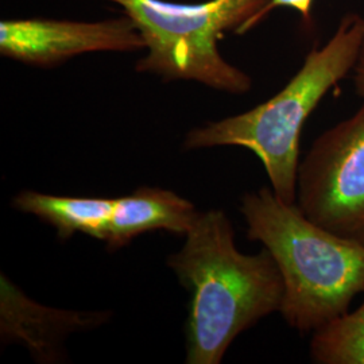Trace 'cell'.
I'll use <instances>...</instances> for the list:
<instances>
[{
    "instance_id": "8",
    "label": "cell",
    "mask_w": 364,
    "mask_h": 364,
    "mask_svg": "<svg viewBox=\"0 0 364 364\" xmlns=\"http://www.w3.org/2000/svg\"><path fill=\"white\" fill-rule=\"evenodd\" d=\"M198 213L189 200L171 191L142 186L117 198L105 237L107 248L117 251L136 236L153 231L186 235Z\"/></svg>"
},
{
    "instance_id": "7",
    "label": "cell",
    "mask_w": 364,
    "mask_h": 364,
    "mask_svg": "<svg viewBox=\"0 0 364 364\" xmlns=\"http://www.w3.org/2000/svg\"><path fill=\"white\" fill-rule=\"evenodd\" d=\"M105 313H81L45 306L0 277V335L7 343L26 347L39 363H54L63 359L64 340L70 333L102 326Z\"/></svg>"
},
{
    "instance_id": "5",
    "label": "cell",
    "mask_w": 364,
    "mask_h": 364,
    "mask_svg": "<svg viewBox=\"0 0 364 364\" xmlns=\"http://www.w3.org/2000/svg\"><path fill=\"white\" fill-rule=\"evenodd\" d=\"M296 204L329 232L364 246V103L299 162Z\"/></svg>"
},
{
    "instance_id": "2",
    "label": "cell",
    "mask_w": 364,
    "mask_h": 364,
    "mask_svg": "<svg viewBox=\"0 0 364 364\" xmlns=\"http://www.w3.org/2000/svg\"><path fill=\"white\" fill-rule=\"evenodd\" d=\"M239 209L248 239L269 250L281 272L287 326L314 332L348 313L364 291V246L329 232L270 188L246 193Z\"/></svg>"
},
{
    "instance_id": "3",
    "label": "cell",
    "mask_w": 364,
    "mask_h": 364,
    "mask_svg": "<svg viewBox=\"0 0 364 364\" xmlns=\"http://www.w3.org/2000/svg\"><path fill=\"white\" fill-rule=\"evenodd\" d=\"M363 41L364 16L346 14L331 39L306 54L299 72L275 96L243 114L189 131L183 147L247 149L259 158L275 196L294 204L302 127L326 93L353 70Z\"/></svg>"
},
{
    "instance_id": "10",
    "label": "cell",
    "mask_w": 364,
    "mask_h": 364,
    "mask_svg": "<svg viewBox=\"0 0 364 364\" xmlns=\"http://www.w3.org/2000/svg\"><path fill=\"white\" fill-rule=\"evenodd\" d=\"M311 358L318 364H364V302L313 332Z\"/></svg>"
},
{
    "instance_id": "4",
    "label": "cell",
    "mask_w": 364,
    "mask_h": 364,
    "mask_svg": "<svg viewBox=\"0 0 364 364\" xmlns=\"http://www.w3.org/2000/svg\"><path fill=\"white\" fill-rule=\"evenodd\" d=\"M107 1L122 7L144 38L147 54L138 61V72L166 81H197L234 95L251 90V77L221 57L218 41L227 31L237 34L270 0H209L200 4Z\"/></svg>"
},
{
    "instance_id": "11",
    "label": "cell",
    "mask_w": 364,
    "mask_h": 364,
    "mask_svg": "<svg viewBox=\"0 0 364 364\" xmlns=\"http://www.w3.org/2000/svg\"><path fill=\"white\" fill-rule=\"evenodd\" d=\"M313 4H314V0H270L260 10L259 13L257 14L250 22H247L245 26L237 31V34H246L254 27L258 26L260 22H263L269 16V14L273 13L275 9H279V7H287V9H290L296 13H299L301 19H302V23L305 26H312Z\"/></svg>"
},
{
    "instance_id": "12",
    "label": "cell",
    "mask_w": 364,
    "mask_h": 364,
    "mask_svg": "<svg viewBox=\"0 0 364 364\" xmlns=\"http://www.w3.org/2000/svg\"><path fill=\"white\" fill-rule=\"evenodd\" d=\"M352 72H353L355 91L358 93V96H360L364 100V41Z\"/></svg>"
},
{
    "instance_id": "6",
    "label": "cell",
    "mask_w": 364,
    "mask_h": 364,
    "mask_svg": "<svg viewBox=\"0 0 364 364\" xmlns=\"http://www.w3.org/2000/svg\"><path fill=\"white\" fill-rule=\"evenodd\" d=\"M144 49L139 30L129 16L100 22L15 19L0 22L3 57L39 68H52L76 55Z\"/></svg>"
},
{
    "instance_id": "1",
    "label": "cell",
    "mask_w": 364,
    "mask_h": 364,
    "mask_svg": "<svg viewBox=\"0 0 364 364\" xmlns=\"http://www.w3.org/2000/svg\"><path fill=\"white\" fill-rule=\"evenodd\" d=\"M168 266L189 293L186 363L219 364L235 338L279 312L284 279L269 250L240 252L221 209L200 212Z\"/></svg>"
},
{
    "instance_id": "9",
    "label": "cell",
    "mask_w": 364,
    "mask_h": 364,
    "mask_svg": "<svg viewBox=\"0 0 364 364\" xmlns=\"http://www.w3.org/2000/svg\"><path fill=\"white\" fill-rule=\"evenodd\" d=\"M117 198L68 197L25 191L14 197V208L37 216L57 231L60 240L84 234L105 240Z\"/></svg>"
}]
</instances>
